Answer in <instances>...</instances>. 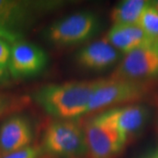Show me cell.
Listing matches in <instances>:
<instances>
[{
    "instance_id": "cell-11",
    "label": "cell",
    "mask_w": 158,
    "mask_h": 158,
    "mask_svg": "<svg viewBox=\"0 0 158 158\" xmlns=\"http://www.w3.org/2000/svg\"><path fill=\"white\" fill-rule=\"evenodd\" d=\"M118 53L107 40H100L90 43L79 51L77 55V62L84 69L102 70L118 61Z\"/></svg>"
},
{
    "instance_id": "cell-6",
    "label": "cell",
    "mask_w": 158,
    "mask_h": 158,
    "mask_svg": "<svg viewBox=\"0 0 158 158\" xmlns=\"http://www.w3.org/2000/svg\"><path fill=\"white\" fill-rule=\"evenodd\" d=\"M84 130L90 158H116L127 141L118 130L97 116L90 118Z\"/></svg>"
},
{
    "instance_id": "cell-4",
    "label": "cell",
    "mask_w": 158,
    "mask_h": 158,
    "mask_svg": "<svg viewBox=\"0 0 158 158\" xmlns=\"http://www.w3.org/2000/svg\"><path fill=\"white\" fill-rule=\"evenodd\" d=\"M148 86L144 81L127 79H99L90 98L88 113L114 106L142 100L147 96Z\"/></svg>"
},
{
    "instance_id": "cell-10",
    "label": "cell",
    "mask_w": 158,
    "mask_h": 158,
    "mask_svg": "<svg viewBox=\"0 0 158 158\" xmlns=\"http://www.w3.org/2000/svg\"><path fill=\"white\" fill-rule=\"evenodd\" d=\"M34 138L28 119L20 115L8 118L0 127V151L5 156L30 146Z\"/></svg>"
},
{
    "instance_id": "cell-22",
    "label": "cell",
    "mask_w": 158,
    "mask_h": 158,
    "mask_svg": "<svg viewBox=\"0 0 158 158\" xmlns=\"http://www.w3.org/2000/svg\"><path fill=\"white\" fill-rule=\"evenodd\" d=\"M157 129H158V124H157Z\"/></svg>"
},
{
    "instance_id": "cell-12",
    "label": "cell",
    "mask_w": 158,
    "mask_h": 158,
    "mask_svg": "<svg viewBox=\"0 0 158 158\" xmlns=\"http://www.w3.org/2000/svg\"><path fill=\"white\" fill-rule=\"evenodd\" d=\"M106 40L118 52L125 54L154 43L139 25H113Z\"/></svg>"
},
{
    "instance_id": "cell-13",
    "label": "cell",
    "mask_w": 158,
    "mask_h": 158,
    "mask_svg": "<svg viewBox=\"0 0 158 158\" xmlns=\"http://www.w3.org/2000/svg\"><path fill=\"white\" fill-rule=\"evenodd\" d=\"M149 1L125 0L114 6L111 12L113 25H138L141 14L148 6Z\"/></svg>"
},
{
    "instance_id": "cell-3",
    "label": "cell",
    "mask_w": 158,
    "mask_h": 158,
    "mask_svg": "<svg viewBox=\"0 0 158 158\" xmlns=\"http://www.w3.org/2000/svg\"><path fill=\"white\" fill-rule=\"evenodd\" d=\"M43 151L62 157H80L88 154L85 130L72 120L58 119L45 129Z\"/></svg>"
},
{
    "instance_id": "cell-1",
    "label": "cell",
    "mask_w": 158,
    "mask_h": 158,
    "mask_svg": "<svg viewBox=\"0 0 158 158\" xmlns=\"http://www.w3.org/2000/svg\"><path fill=\"white\" fill-rule=\"evenodd\" d=\"M98 83L95 80L45 85L34 93V100L46 113L58 119L70 120L88 113Z\"/></svg>"
},
{
    "instance_id": "cell-20",
    "label": "cell",
    "mask_w": 158,
    "mask_h": 158,
    "mask_svg": "<svg viewBox=\"0 0 158 158\" xmlns=\"http://www.w3.org/2000/svg\"><path fill=\"white\" fill-rule=\"evenodd\" d=\"M150 6L154 7L156 11H158V0H156V1H150Z\"/></svg>"
},
{
    "instance_id": "cell-21",
    "label": "cell",
    "mask_w": 158,
    "mask_h": 158,
    "mask_svg": "<svg viewBox=\"0 0 158 158\" xmlns=\"http://www.w3.org/2000/svg\"><path fill=\"white\" fill-rule=\"evenodd\" d=\"M154 46H155V47L156 48V49L158 50V40H156V41L154 42Z\"/></svg>"
},
{
    "instance_id": "cell-17",
    "label": "cell",
    "mask_w": 158,
    "mask_h": 158,
    "mask_svg": "<svg viewBox=\"0 0 158 158\" xmlns=\"http://www.w3.org/2000/svg\"><path fill=\"white\" fill-rule=\"evenodd\" d=\"M8 107V102L4 97L0 96V115L6 112V110Z\"/></svg>"
},
{
    "instance_id": "cell-18",
    "label": "cell",
    "mask_w": 158,
    "mask_h": 158,
    "mask_svg": "<svg viewBox=\"0 0 158 158\" xmlns=\"http://www.w3.org/2000/svg\"><path fill=\"white\" fill-rule=\"evenodd\" d=\"M7 79H8V70L0 69V84L6 82Z\"/></svg>"
},
{
    "instance_id": "cell-5",
    "label": "cell",
    "mask_w": 158,
    "mask_h": 158,
    "mask_svg": "<svg viewBox=\"0 0 158 158\" xmlns=\"http://www.w3.org/2000/svg\"><path fill=\"white\" fill-rule=\"evenodd\" d=\"M98 26V19L94 13L80 11L53 23L46 31V36L55 45H75L91 37Z\"/></svg>"
},
{
    "instance_id": "cell-15",
    "label": "cell",
    "mask_w": 158,
    "mask_h": 158,
    "mask_svg": "<svg viewBox=\"0 0 158 158\" xmlns=\"http://www.w3.org/2000/svg\"><path fill=\"white\" fill-rule=\"evenodd\" d=\"M43 153L42 147L28 146L3 156L2 158H39Z\"/></svg>"
},
{
    "instance_id": "cell-7",
    "label": "cell",
    "mask_w": 158,
    "mask_h": 158,
    "mask_svg": "<svg viewBox=\"0 0 158 158\" xmlns=\"http://www.w3.org/2000/svg\"><path fill=\"white\" fill-rule=\"evenodd\" d=\"M158 75V50L152 45L144 46L126 54L111 77L144 81Z\"/></svg>"
},
{
    "instance_id": "cell-19",
    "label": "cell",
    "mask_w": 158,
    "mask_h": 158,
    "mask_svg": "<svg viewBox=\"0 0 158 158\" xmlns=\"http://www.w3.org/2000/svg\"><path fill=\"white\" fill-rule=\"evenodd\" d=\"M142 158H158V148H156L153 151L148 152Z\"/></svg>"
},
{
    "instance_id": "cell-14",
    "label": "cell",
    "mask_w": 158,
    "mask_h": 158,
    "mask_svg": "<svg viewBox=\"0 0 158 158\" xmlns=\"http://www.w3.org/2000/svg\"><path fill=\"white\" fill-rule=\"evenodd\" d=\"M138 25L145 32V34L155 42L158 40V11L150 6L145 8L141 14Z\"/></svg>"
},
{
    "instance_id": "cell-8",
    "label": "cell",
    "mask_w": 158,
    "mask_h": 158,
    "mask_svg": "<svg viewBox=\"0 0 158 158\" xmlns=\"http://www.w3.org/2000/svg\"><path fill=\"white\" fill-rule=\"evenodd\" d=\"M48 57L38 46L25 40L12 44L7 69L15 78L34 77L46 68Z\"/></svg>"
},
{
    "instance_id": "cell-9",
    "label": "cell",
    "mask_w": 158,
    "mask_h": 158,
    "mask_svg": "<svg viewBox=\"0 0 158 158\" xmlns=\"http://www.w3.org/2000/svg\"><path fill=\"white\" fill-rule=\"evenodd\" d=\"M148 109L140 105H127L113 107L97 115L101 120L112 125L128 140L146 124Z\"/></svg>"
},
{
    "instance_id": "cell-2",
    "label": "cell",
    "mask_w": 158,
    "mask_h": 158,
    "mask_svg": "<svg viewBox=\"0 0 158 158\" xmlns=\"http://www.w3.org/2000/svg\"><path fill=\"white\" fill-rule=\"evenodd\" d=\"M56 5V2L0 0V39L11 44L21 40L37 13Z\"/></svg>"
},
{
    "instance_id": "cell-16",
    "label": "cell",
    "mask_w": 158,
    "mask_h": 158,
    "mask_svg": "<svg viewBox=\"0 0 158 158\" xmlns=\"http://www.w3.org/2000/svg\"><path fill=\"white\" fill-rule=\"evenodd\" d=\"M11 56V48L8 43L0 39V69H7L8 62Z\"/></svg>"
}]
</instances>
